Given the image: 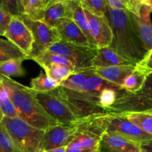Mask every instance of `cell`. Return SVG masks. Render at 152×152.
<instances>
[{"instance_id": "1", "label": "cell", "mask_w": 152, "mask_h": 152, "mask_svg": "<svg viewBox=\"0 0 152 152\" xmlns=\"http://www.w3.org/2000/svg\"><path fill=\"white\" fill-rule=\"evenodd\" d=\"M113 32L109 48L126 60L137 65L147 51L133 26L131 14L127 10H112L108 6L106 14Z\"/></svg>"}, {"instance_id": "2", "label": "cell", "mask_w": 152, "mask_h": 152, "mask_svg": "<svg viewBox=\"0 0 152 152\" xmlns=\"http://www.w3.org/2000/svg\"><path fill=\"white\" fill-rule=\"evenodd\" d=\"M0 80L5 87L19 118L43 131L53 125L59 124L42 107L31 88L1 75Z\"/></svg>"}, {"instance_id": "3", "label": "cell", "mask_w": 152, "mask_h": 152, "mask_svg": "<svg viewBox=\"0 0 152 152\" xmlns=\"http://www.w3.org/2000/svg\"><path fill=\"white\" fill-rule=\"evenodd\" d=\"M0 123L5 128L21 151L42 152L45 131L31 126L19 117H4Z\"/></svg>"}, {"instance_id": "4", "label": "cell", "mask_w": 152, "mask_h": 152, "mask_svg": "<svg viewBox=\"0 0 152 152\" xmlns=\"http://www.w3.org/2000/svg\"><path fill=\"white\" fill-rule=\"evenodd\" d=\"M106 111L115 114L152 111V74L147 76L143 87L138 92H119L115 102Z\"/></svg>"}, {"instance_id": "5", "label": "cell", "mask_w": 152, "mask_h": 152, "mask_svg": "<svg viewBox=\"0 0 152 152\" xmlns=\"http://www.w3.org/2000/svg\"><path fill=\"white\" fill-rule=\"evenodd\" d=\"M105 114H96L79 120L77 132L68 146L99 151L100 140L102 135L106 132Z\"/></svg>"}, {"instance_id": "6", "label": "cell", "mask_w": 152, "mask_h": 152, "mask_svg": "<svg viewBox=\"0 0 152 152\" xmlns=\"http://www.w3.org/2000/svg\"><path fill=\"white\" fill-rule=\"evenodd\" d=\"M56 89L79 120L107 113L99 105V95L75 91L61 86Z\"/></svg>"}, {"instance_id": "7", "label": "cell", "mask_w": 152, "mask_h": 152, "mask_svg": "<svg viewBox=\"0 0 152 152\" xmlns=\"http://www.w3.org/2000/svg\"><path fill=\"white\" fill-rule=\"evenodd\" d=\"M47 50L67 58L75 67L76 72L94 69L93 61L96 56L97 48L79 45L60 40Z\"/></svg>"}, {"instance_id": "8", "label": "cell", "mask_w": 152, "mask_h": 152, "mask_svg": "<svg viewBox=\"0 0 152 152\" xmlns=\"http://www.w3.org/2000/svg\"><path fill=\"white\" fill-rule=\"evenodd\" d=\"M34 93L45 111L59 124H72L80 120L74 115L56 89L48 92L34 91Z\"/></svg>"}, {"instance_id": "9", "label": "cell", "mask_w": 152, "mask_h": 152, "mask_svg": "<svg viewBox=\"0 0 152 152\" xmlns=\"http://www.w3.org/2000/svg\"><path fill=\"white\" fill-rule=\"evenodd\" d=\"M31 31L34 38V45L28 59H32L47 50L54 43L60 41V37L54 27L50 26L41 21H34L26 15L19 16Z\"/></svg>"}, {"instance_id": "10", "label": "cell", "mask_w": 152, "mask_h": 152, "mask_svg": "<svg viewBox=\"0 0 152 152\" xmlns=\"http://www.w3.org/2000/svg\"><path fill=\"white\" fill-rule=\"evenodd\" d=\"M105 123L106 132L117 134L137 143L141 144L152 140L151 135L143 132L123 114L106 113Z\"/></svg>"}, {"instance_id": "11", "label": "cell", "mask_w": 152, "mask_h": 152, "mask_svg": "<svg viewBox=\"0 0 152 152\" xmlns=\"http://www.w3.org/2000/svg\"><path fill=\"white\" fill-rule=\"evenodd\" d=\"M77 122L68 125H53L45 130L42 151L68 146L77 131Z\"/></svg>"}, {"instance_id": "12", "label": "cell", "mask_w": 152, "mask_h": 152, "mask_svg": "<svg viewBox=\"0 0 152 152\" xmlns=\"http://www.w3.org/2000/svg\"><path fill=\"white\" fill-rule=\"evenodd\" d=\"M22 50L27 56H29L33 49L34 38L31 31L18 16L12 18L10 25L4 36Z\"/></svg>"}, {"instance_id": "13", "label": "cell", "mask_w": 152, "mask_h": 152, "mask_svg": "<svg viewBox=\"0 0 152 152\" xmlns=\"http://www.w3.org/2000/svg\"><path fill=\"white\" fill-rule=\"evenodd\" d=\"M84 11L97 48L109 47L112 42L113 32L107 16H97L85 9Z\"/></svg>"}, {"instance_id": "14", "label": "cell", "mask_w": 152, "mask_h": 152, "mask_svg": "<svg viewBox=\"0 0 152 152\" xmlns=\"http://www.w3.org/2000/svg\"><path fill=\"white\" fill-rule=\"evenodd\" d=\"M151 10L142 3L140 16L131 14L133 26L138 37L147 52L152 50V24L150 14Z\"/></svg>"}, {"instance_id": "15", "label": "cell", "mask_w": 152, "mask_h": 152, "mask_svg": "<svg viewBox=\"0 0 152 152\" xmlns=\"http://www.w3.org/2000/svg\"><path fill=\"white\" fill-rule=\"evenodd\" d=\"M102 152H142L140 144L130 140L120 134L105 132L99 143Z\"/></svg>"}, {"instance_id": "16", "label": "cell", "mask_w": 152, "mask_h": 152, "mask_svg": "<svg viewBox=\"0 0 152 152\" xmlns=\"http://www.w3.org/2000/svg\"><path fill=\"white\" fill-rule=\"evenodd\" d=\"M74 0H50L45 9L42 22L54 27L63 19H72Z\"/></svg>"}, {"instance_id": "17", "label": "cell", "mask_w": 152, "mask_h": 152, "mask_svg": "<svg viewBox=\"0 0 152 152\" xmlns=\"http://www.w3.org/2000/svg\"><path fill=\"white\" fill-rule=\"evenodd\" d=\"M55 28L57 30L62 41L79 45L94 47L72 19H61L57 22Z\"/></svg>"}, {"instance_id": "18", "label": "cell", "mask_w": 152, "mask_h": 152, "mask_svg": "<svg viewBox=\"0 0 152 152\" xmlns=\"http://www.w3.org/2000/svg\"><path fill=\"white\" fill-rule=\"evenodd\" d=\"M136 69V65H117L94 68V73L108 83L121 87L125 80Z\"/></svg>"}, {"instance_id": "19", "label": "cell", "mask_w": 152, "mask_h": 152, "mask_svg": "<svg viewBox=\"0 0 152 152\" xmlns=\"http://www.w3.org/2000/svg\"><path fill=\"white\" fill-rule=\"evenodd\" d=\"M117 65H135L126 60L109 47L97 48L93 61V68H108Z\"/></svg>"}, {"instance_id": "20", "label": "cell", "mask_w": 152, "mask_h": 152, "mask_svg": "<svg viewBox=\"0 0 152 152\" xmlns=\"http://www.w3.org/2000/svg\"><path fill=\"white\" fill-rule=\"evenodd\" d=\"M32 60L37 62L44 70L56 65H64L71 68L74 71V73L76 72L75 67L67 58L48 50H45L39 55L33 58Z\"/></svg>"}, {"instance_id": "21", "label": "cell", "mask_w": 152, "mask_h": 152, "mask_svg": "<svg viewBox=\"0 0 152 152\" xmlns=\"http://www.w3.org/2000/svg\"><path fill=\"white\" fill-rule=\"evenodd\" d=\"M105 88L115 89L116 91L119 92L124 91L121 87H119V86H115V85L112 84V83H108V81L103 80L100 77L96 75L94 73V69L91 74L88 77L87 80H86V83H85L84 87H83V90H82V92L91 94L99 95V93L103 89Z\"/></svg>"}, {"instance_id": "22", "label": "cell", "mask_w": 152, "mask_h": 152, "mask_svg": "<svg viewBox=\"0 0 152 152\" xmlns=\"http://www.w3.org/2000/svg\"><path fill=\"white\" fill-rule=\"evenodd\" d=\"M72 19L77 24V26L80 28V30L83 31V34L86 36V37L88 39L91 45L97 48L93 37H92L91 34L88 22L87 17L86 16V13H85L84 9H83L81 2H80V0H74Z\"/></svg>"}, {"instance_id": "23", "label": "cell", "mask_w": 152, "mask_h": 152, "mask_svg": "<svg viewBox=\"0 0 152 152\" xmlns=\"http://www.w3.org/2000/svg\"><path fill=\"white\" fill-rule=\"evenodd\" d=\"M50 0H22L24 14L34 21L42 22L45 9Z\"/></svg>"}, {"instance_id": "24", "label": "cell", "mask_w": 152, "mask_h": 152, "mask_svg": "<svg viewBox=\"0 0 152 152\" xmlns=\"http://www.w3.org/2000/svg\"><path fill=\"white\" fill-rule=\"evenodd\" d=\"M16 59H28V57L15 45L0 38V64Z\"/></svg>"}, {"instance_id": "25", "label": "cell", "mask_w": 152, "mask_h": 152, "mask_svg": "<svg viewBox=\"0 0 152 152\" xmlns=\"http://www.w3.org/2000/svg\"><path fill=\"white\" fill-rule=\"evenodd\" d=\"M123 114L143 132L152 137V111L123 113Z\"/></svg>"}, {"instance_id": "26", "label": "cell", "mask_w": 152, "mask_h": 152, "mask_svg": "<svg viewBox=\"0 0 152 152\" xmlns=\"http://www.w3.org/2000/svg\"><path fill=\"white\" fill-rule=\"evenodd\" d=\"M147 74L138 69H135L125 80L122 88L129 93H136L143 87L147 78Z\"/></svg>"}, {"instance_id": "27", "label": "cell", "mask_w": 152, "mask_h": 152, "mask_svg": "<svg viewBox=\"0 0 152 152\" xmlns=\"http://www.w3.org/2000/svg\"><path fill=\"white\" fill-rule=\"evenodd\" d=\"M31 88L37 92H48L57 88L60 84L50 78L45 73L41 72L31 81Z\"/></svg>"}, {"instance_id": "28", "label": "cell", "mask_w": 152, "mask_h": 152, "mask_svg": "<svg viewBox=\"0 0 152 152\" xmlns=\"http://www.w3.org/2000/svg\"><path fill=\"white\" fill-rule=\"evenodd\" d=\"M94 69L87 71H78L71 74L65 82L60 85L61 86L70 90L82 92L88 77H89Z\"/></svg>"}, {"instance_id": "29", "label": "cell", "mask_w": 152, "mask_h": 152, "mask_svg": "<svg viewBox=\"0 0 152 152\" xmlns=\"http://www.w3.org/2000/svg\"><path fill=\"white\" fill-rule=\"evenodd\" d=\"M24 59H16L0 64V75L6 77H22L25 75V70L22 66Z\"/></svg>"}, {"instance_id": "30", "label": "cell", "mask_w": 152, "mask_h": 152, "mask_svg": "<svg viewBox=\"0 0 152 152\" xmlns=\"http://www.w3.org/2000/svg\"><path fill=\"white\" fill-rule=\"evenodd\" d=\"M0 108L4 117H11V118L19 117L17 111L1 80H0Z\"/></svg>"}, {"instance_id": "31", "label": "cell", "mask_w": 152, "mask_h": 152, "mask_svg": "<svg viewBox=\"0 0 152 152\" xmlns=\"http://www.w3.org/2000/svg\"><path fill=\"white\" fill-rule=\"evenodd\" d=\"M83 9L97 16H106L108 0H80Z\"/></svg>"}, {"instance_id": "32", "label": "cell", "mask_w": 152, "mask_h": 152, "mask_svg": "<svg viewBox=\"0 0 152 152\" xmlns=\"http://www.w3.org/2000/svg\"><path fill=\"white\" fill-rule=\"evenodd\" d=\"M45 74L53 80L62 84L74 71L69 67L64 65H56L45 70Z\"/></svg>"}, {"instance_id": "33", "label": "cell", "mask_w": 152, "mask_h": 152, "mask_svg": "<svg viewBox=\"0 0 152 152\" xmlns=\"http://www.w3.org/2000/svg\"><path fill=\"white\" fill-rule=\"evenodd\" d=\"M0 152H22L5 128L0 123Z\"/></svg>"}, {"instance_id": "34", "label": "cell", "mask_w": 152, "mask_h": 152, "mask_svg": "<svg viewBox=\"0 0 152 152\" xmlns=\"http://www.w3.org/2000/svg\"><path fill=\"white\" fill-rule=\"evenodd\" d=\"M0 7L13 17L24 14L22 0H0Z\"/></svg>"}, {"instance_id": "35", "label": "cell", "mask_w": 152, "mask_h": 152, "mask_svg": "<svg viewBox=\"0 0 152 152\" xmlns=\"http://www.w3.org/2000/svg\"><path fill=\"white\" fill-rule=\"evenodd\" d=\"M118 93L119 91H116L115 89H103L99 94V102L100 106L107 111V109L115 102L118 96Z\"/></svg>"}, {"instance_id": "36", "label": "cell", "mask_w": 152, "mask_h": 152, "mask_svg": "<svg viewBox=\"0 0 152 152\" xmlns=\"http://www.w3.org/2000/svg\"><path fill=\"white\" fill-rule=\"evenodd\" d=\"M136 68L147 75L152 74V50L147 52L145 57L137 64Z\"/></svg>"}, {"instance_id": "37", "label": "cell", "mask_w": 152, "mask_h": 152, "mask_svg": "<svg viewBox=\"0 0 152 152\" xmlns=\"http://www.w3.org/2000/svg\"><path fill=\"white\" fill-rule=\"evenodd\" d=\"M13 16L0 7V36L4 37L10 25Z\"/></svg>"}, {"instance_id": "38", "label": "cell", "mask_w": 152, "mask_h": 152, "mask_svg": "<svg viewBox=\"0 0 152 152\" xmlns=\"http://www.w3.org/2000/svg\"><path fill=\"white\" fill-rule=\"evenodd\" d=\"M142 0H126V10L129 13L140 16Z\"/></svg>"}, {"instance_id": "39", "label": "cell", "mask_w": 152, "mask_h": 152, "mask_svg": "<svg viewBox=\"0 0 152 152\" xmlns=\"http://www.w3.org/2000/svg\"><path fill=\"white\" fill-rule=\"evenodd\" d=\"M108 6L112 10H126V0H108Z\"/></svg>"}, {"instance_id": "40", "label": "cell", "mask_w": 152, "mask_h": 152, "mask_svg": "<svg viewBox=\"0 0 152 152\" xmlns=\"http://www.w3.org/2000/svg\"><path fill=\"white\" fill-rule=\"evenodd\" d=\"M98 150L88 149V148H83L80 147L75 146H67L66 152H99Z\"/></svg>"}, {"instance_id": "41", "label": "cell", "mask_w": 152, "mask_h": 152, "mask_svg": "<svg viewBox=\"0 0 152 152\" xmlns=\"http://www.w3.org/2000/svg\"><path fill=\"white\" fill-rule=\"evenodd\" d=\"M140 148L142 152H152V140L141 143Z\"/></svg>"}, {"instance_id": "42", "label": "cell", "mask_w": 152, "mask_h": 152, "mask_svg": "<svg viewBox=\"0 0 152 152\" xmlns=\"http://www.w3.org/2000/svg\"><path fill=\"white\" fill-rule=\"evenodd\" d=\"M42 152H66V147H62V148H54V149L48 150V151H44Z\"/></svg>"}, {"instance_id": "43", "label": "cell", "mask_w": 152, "mask_h": 152, "mask_svg": "<svg viewBox=\"0 0 152 152\" xmlns=\"http://www.w3.org/2000/svg\"><path fill=\"white\" fill-rule=\"evenodd\" d=\"M142 3L145 4L152 12V0H142Z\"/></svg>"}, {"instance_id": "44", "label": "cell", "mask_w": 152, "mask_h": 152, "mask_svg": "<svg viewBox=\"0 0 152 152\" xmlns=\"http://www.w3.org/2000/svg\"><path fill=\"white\" fill-rule=\"evenodd\" d=\"M4 114H3V113H2V111H1V108H0V123H1V120H3V118H4Z\"/></svg>"}, {"instance_id": "45", "label": "cell", "mask_w": 152, "mask_h": 152, "mask_svg": "<svg viewBox=\"0 0 152 152\" xmlns=\"http://www.w3.org/2000/svg\"><path fill=\"white\" fill-rule=\"evenodd\" d=\"M99 152H102V151H99Z\"/></svg>"}]
</instances>
